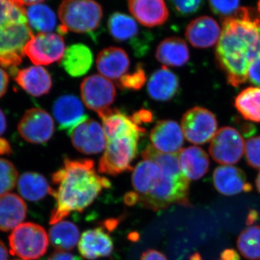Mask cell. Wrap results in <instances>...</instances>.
Masks as SVG:
<instances>
[{
    "label": "cell",
    "mask_w": 260,
    "mask_h": 260,
    "mask_svg": "<svg viewBox=\"0 0 260 260\" xmlns=\"http://www.w3.org/2000/svg\"><path fill=\"white\" fill-rule=\"evenodd\" d=\"M234 106L246 120L260 122V88L243 90L236 97Z\"/></svg>",
    "instance_id": "1f68e13d"
},
{
    "label": "cell",
    "mask_w": 260,
    "mask_h": 260,
    "mask_svg": "<svg viewBox=\"0 0 260 260\" xmlns=\"http://www.w3.org/2000/svg\"><path fill=\"white\" fill-rule=\"evenodd\" d=\"M80 92L85 106L97 114L109 109L116 96L114 84L100 75L85 78L80 85Z\"/></svg>",
    "instance_id": "8fae6325"
},
{
    "label": "cell",
    "mask_w": 260,
    "mask_h": 260,
    "mask_svg": "<svg viewBox=\"0 0 260 260\" xmlns=\"http://www.w3.org/2000/svg\"><path fill=\"white\" fill-rule=\"evenodd\" d=\"M132 117L135 122L139 126L142 123L151 122L153 119V114L150 111L147 110V109H140L138 112H135L134 115Z\"/></svg>",
    "instance_id": "60d3db41"
},
{
    "label": "cell",
    "mask_w": 260,
    "mask_h": 260,
    "mask_svg": "<svg viewBox=\"0 0 260 260\" xmlns=\"http://www.w3.org/2000/svg\"><path fill=\"white\" fill-rule=\"evenodd\" d=\"M213 179L215 189L225 196H234L252 190V186L248 182L245 173L232 166L217 167L214 171Z\"/></svg>",
    "instance_id": "ac0fdd59"
},
{
    "label": "cell",
    "mask_w": 260,
    "mask_h": 260,
    "mask_svg": "<svg viewBox=\"0 0 260 260\" xmlns=\"http://www.w3.org/2000/svg\"><path fill=\"white\" fill-rule=\"evenodd\" d=\"M221 34L218 22L210 16L198 17L186 26L185 36L191 45L199 49H206L217 44Z\"/></svg>",
    "instance_id": "e0dca14e"
},
{
    "label": "cell",
    "mask_w": 260,
    "mask_h": 260,
    "mask_svg": "<svg viewBox=\"0 0 260 260\" xmlns=\"http://www.w3.org/2000/svg\"><path fill=\"white\" fill-rule=\"evenodd\" d=\"M23 5H34L37 4H40L41 3L44 2V0H21Z\"/></svg>",
    "instance_id": "681fc988"
},
{
    "label": "cell",
    "mask_w": 260,
    "mask_h": 260,
    "mask_svg": "<svg viewBox=\"0 0 260 260\" xmlns=\"http://www.w3.org/2000/svg\"><path fill=\"white\" fill-rule=\"evenodd\" d=\"M12 148L8 140L0 138V155H10Z\"/></svg>",
    "instance_id": "bcb514c9"
},
{
    "label": "cell",
    "mask_w": 260,
    "mask_h": 260,
    "mask_svg": "<svg viewBox=\"0 0 260 260\" xmlns=\"http://www.w3.org/2000/svg\"><path fill=\"white\" fill-rule=\"evenodd\" d=\"M54 187L50 194L55 200V206L49 218L54 225L69 216L73 212L83 211L93 203L104 189H109L111 182L98 174L91 159H64L63 166L51 176Z\"/></svg>",
    "instance_id": "7a4b0ae2"
},
{
    "label": "cell",
    "mask_w": 260,
    "mask_h": 260,
    "mask_svg": "<svg viewBox=\"0 0 260 260\" xmlns=\"http://www.w3.org/2000/svg\"><path fill=\"white\" fill-rule=\"evenodd\" d=\"M127 3L132 16L143 26H160L169 19L165 0H128Z\"/></svg>",
    "instance_id": "2e32d148"
},
{
    "label": "cell",
    "mask_w": 260,
    "mask_h": 260,
    "mask_svg": "<svg viewBox=\"0 0 260 260\" xmlns=\"http://www.w3.org/2000/svg\"><path fill=\"white\" fill-rule=\"evenodd\" d=\"M256 12H257L258 15H259L260 18V0H259L257 3V10H256Z\"/></svg>",
    "instance_id": "f5cc1de1"
},
{
    "label": "cell",
    "mask_w": 260,
    "mask_h": 260,
    "mask_svg": "<svg viewBox=\"0 0 260 260\" xmlns=\"http://www.w3.org/2000/svg\"><path fill=\"white\" fill-rule=\"evenodd\" d=\"M11 1L14 2L15 3L18 4L19 5H21V6H23V3H22L21 0H11Z\"/></svg>",
    "instance_id": "816d5d0a"
},
{
    "label": "cell",
    "mask_w": 260,
    "mask_h": 260,
    "mask_svg": "<svg viewBox=\"0 0 260 260\" xmlns=\"http://www.w3.org/2000/svg\"><path fill=\"white\" fill-rule=\"evenodd\" d=\"M129 56L119 47H108L98 54L97 69L104 78L119 80L129 69Z\"/></svg>",
    "instance_id": "44dd1931"
},
{
    "label": "cell",
    "mask_w": 260,
    "mask_h": 260,
    "mask_svg": "<svg viewBox=\"0 0 260 260\" xmlns=\"http://www.w3.org/2000/svg\"><path fill=\"white\" fill-rule=\"evenodd\" d=\"M140 138L132 135L107 140L105 151L99 160V172L116 176L133 170L132 162L138 155Z\"/></svg>",
    "instance_id": "8992f818"
},
{
    "label": "cell",
    "mask_w": 260,
    "mask_h": 260,
    "mask_svg": "<svg viewBox=\"0 0 260 260\" xmlns=\"http://www.w3.org/2000/svg\"><path fill=\"white\" fill-rule=\"evenodd\" d=\"M27 206L18 195L7 193L0 196V231L14 230L25 220Z\"/></svg>",
    "instance_id": "cb8c5ba5"
},
{
    "label": "cell",
    "mask_w": 260,
    "mask_h": 260,
    "mask_svg": "<svg viewBox=\"0 0 260 260\" xmlns=\"http://www.w3.org/2000/svg\"><path fill=\"white\" fill-rule=\"evenodd\" d=\"M78 249L85 259L94 260L110 255L114 249V242L103 228H95L82 234Z\"/></svg>",
    "instance_id": "ffe728a7"
},
{
    "label": "cell",
    "mask_w": 260,
    "mask_h": 260,
    "mask_svg": "<svg viewBox=\"0 0 260 260\" xmlns=\"http://www.w3.org/2000/svg\"><path fill=\"white\" fill-rule=\"evenodd\" d=\"M248 80L253 85L260 87V59L251 65L248 73Z\"/></svg>",
    "instance_id": "ab89813d"
},
{
    "label": "cell",
    "mask_w": 260,
    "mask_h": 260,
    "mask_svg": "<svg viewBox=\"0 0 260 260\" xmlns=\"http://www.w3.org/2000/svg\"><path fill=\"white\" fill-rule=\"evenodd\" d=\"M146 82V75L143 65H137L134 72L123 75L118 81V85L123 90H139Z\"/></svg>",
    "instance_id": "d590c367"
},
{
    "label": "cell",
    "mask_w": 260,
    "mask_h": 260,
    "mask_svg": "<svg viewBox=\"0 0 260 260\" xmlns=\"http://www.w3.org/2000/svg\"><path fill=\"white\" fill-rule=\"evenodd\" d=\"M13 260H23V259H13Z\"/></svg>",
    "instance_id": "db71d44e"
},
{
    "label": "cell",
    "mask_w": 260,
    "mask_h": 260,
    "mask_svg": "<svg viewBox=\"0 0 260 260\" xmlns=\"http://www.w3.org/2000/svg\"><path fill=\"white\" fill-rule=\"evenodd\" d=\"M140 260H168L167 256L155 249H148L142 255Z\"/></svg>",
    "instance_id": "b9f144b4"
},
{
    "label": "cell",
    "mask_w": 260,
    "mask_h": 260,
    "mask_svg": "<svg viewBox=\"0 0 260 260\" xmlns=\"http://www.w3.org/2000/svg\"><path fill=\"white\" fill-rule=\"evenodd\" d=\"M9 85V76L8 73L0 68V98L3 96L8 90Z\"/></svg>",
    "instance_id": "7bdbcfd3"
},
{
    "label": "cell",
    "mask_w": 260,
    "mask_h": 260,
    "mask_svg": "<svg viewBox=\"0 0 260 260\" xmlns=\"http://www.w3.org/2000/svg\"><path fill=\"white\" fill-rule=\"evenodd\" d=\"M32 37L24 6L0 0V65L15 69L21 64L24 49Z\"/></svg>",
    "instance_id": "277c9868"
},
{
    "label": "cell",
    "mask_w": 260,
    "mask_h": 260,
    "mask_svg": "<svg viewBox=\"0 0 260 260\" xmlns=\"http://www.w3.org/2000/svg\"><path fill=\"white\" fill-rule=\"evenodd\" d=\"M47 260H77V259L75 256L67 251L57 250L52 253Z\"/></svg>",
    "instance_id": "ee69618b"
},
{
    "label": "cell",
    "mask_w": 260,
    "mask_h": 260,
    "mask_svg": "<svg viewBox=\"0 0 260 260\" xmlns=\"http://www.w3.org/2000/svg\"><path fill=\"white\" fill-rule=\"evenodd\" d=\"M179 89V80L167 67L154 72L149 79V95L158 102H168L177 95Z\"/></svg>",
    "instance_id": "603a6c76"
},
{
    "label": "cell",
    "mask_w": 260,
    "mask_h": 260,
    "mask_svg": "<svg viewBox=\"0 0 260 260\" xmlns=\"http://www.w3.org/2000/svg\"><path fill=\"white\" fill-rule=\"evenodd\" d=\"M214 14L225 18L232 16L240 8V0H209Z\"/></svg>",
    "instance_id": "8d00e7d4"
},
{
    "label": "cell",
    "mask_w": 260,
    "mask_h": 260,
    "mask_svg": "<svg viewBox=\"0 0 260 260\" xmlns=\"http://www.w3.org/2000/svg\"><path fill=\"white\" fill-rule=\"evenodd\" d=\"M151 145L160 153L177 154L184 144L182 129L177 121H159L150 132Z\"/></svg>",
    "instance_id": "9a60e30c"
},
{
    "label": "cell",
    "mask_w": 260,
    "mask_h": 260,
    "mask_svg": "<svg viewBox=\"0 0 260 260\" xmlns=\"http://www.w3.org/2000/svg\"><path fill=\"white\" fill-rule=\"evenodd\" d=\"M98 114L102 119L107 141L132 135L140 137L146 133L144 128L135 122L132 116L126 115L119 109L109 108Z\"/></svg>",
    "instance_id": "5bb4252c"
},
{
    "label": "cell",
    "mask_w": 260,
    "mask_h": 260,
    "mask_svg": "<svg viewBox=\"0 0 260 260\" xmlns=\"http://www.w3.org/2000/svg\"><path fill=\"white\" fill-rule=\"evenodd\" d=\"M176 13L182 16L194 14L203 6L204 0H169Z\"/></svg>",
    "instance_id": "f35d334b"
},
{
    "label": "cell",
    "mask_w": 260,
    "mask_h": 260,
    "mask_svg": "<svg viewBox=\"0 0 260 260\" xmlns=\"http://www.w3.org/2000/svg\"><path fill=\"white\" fill-rule=\"evenodd\" d=\"M18 129L20 136L28 143L45 144L54 134V120L46 111L32 108L25 113Z\"/></svg>",
    "instance_id": "7c38bea8"
},
{
    "label": "cell",
    "mask_w": 260,
    "mask_h": 260,
    "mask_svg": "<svg viewBox=\"0 0 260 260\" xmlns=\"http://www.w3.org/2000/svg\"><path fill=\"white\" fill-rule=\"evenodd\" d=\"M18 177V171L13 162L0 158V196L14 189Z\"/></svg>",
    "instance_id": "e575fe53"
},
{
    "label": "cell",
    "mask_w": 260,
    "mask_h": 260,
    "mask_svg": "<svg viewBox=\"0 0 260 260\" xmlns=\"http://www.w3.org/2000/svg\"><path fill=\"white\" fill-rule=\"evenodd\" d=\"M245 142L240 133L231 126H224L217 131L210 143L209 151L215 162L232 166L242 158Z\"/></svg>",
    "instance_id": "9c48e42d"
},
{
    "label": "cell",
    "mask_w": 260,
    "mask_h": 260,
    "mask_svg": "<svg viewBox=\"0 0 260 260\" xmlns=\"http://www.w3.org/2000/svg\"><path fill=\"white\" fill-rule=\"evenodd\" d=\"M10 254L23 260L39 259L47 252L49 237L45 229L34 223L15 228L9 237Z\"/></svg>",
    "instance_id": "52a82bcc"
},
{
    "label": "cell",
    "mask_w": 260,
    "mask_h": 260,
    "mask_svg": "<svg viewBox=\"0 0 260 260\" xmlns=\"http://www.w3.org/2000/svg\"><path fill=\"white\" fill-rule=\"evenodd\" d=\"M6 128V118H5L4 113L0 109V135H3L5 133Z\"/></svg>",
    "instance_id": "c3c4849f"
},
{
    "label": "cell",
    "mask_w": 260,
    "mask_h": 260,
    "mask_svg": "<svg viewBox=\"0 0 260 260\" xmlns=\"http://www.w3.org/2000/svg\"><path fill=\"white\" fill-rule=\"evenodd\" d=\"M178 157L181 172L189 180H198L209 171V156L199 147L182 149Z\"/></svg>",
    "instance_id": "d4e9b609"
},
{
    "label": "cell",
    "mask_w": 260,
    "mask_h": 260,
    "mask_svg": "<svg viewBox=\"0 0 260 260\" xmlns=\"http://www.w3.org/2000/svg\"><path fill=\"white\" fill-rule=\"evenodd\" d=\"M237 247L246 259H260V226L251 225L242 231L238 237Z\"/></svg>",
    "instance_id": "836d02e7"
},
{
    "label": "cell",
    "mask_w": 260,
    "mask_h": 260,
    "mask_svg": "<svg viewBox=\"0 0 260 260\" xmlns=\"http://www.w3.org/2000/svg\"><path fill=\"white\" fill-rule=\"evenodd\" d=\"M61 34L68 30L89 34L99 28L103 18L102 7L95 0H64L58 10Z\"/></svg>",
    "instance_id": "5b68a950"
},
{
    "label": "cell",
    "mask_w": 260,
    "mask_h": 260,
    "mask_svg": "<svg viewBox=\"0 0 260 260\" xmlns=\"http://www.w3.org/2000/svg\"><path fill=\"white\" fill-rule=\"evenodd\" d=\"M53 114L59 129L70 135L72 130L88 119L84 113L83 104L73 95H64L56 99L53 106Z\"/></svg>",
    "instance_id": "d6986e66"
},
{
    "label": "cell",
    "mask_w": 260,
    "mask_h": 260,
    "mask_svg": "<svg viewBox=\"0 0 260 260\" xmlns=\"http://www.w3.org/2000/svg\"><path fill=\"white\" fill-rule=\"evenodd\" d=\"M244 153L248 165L253 169H260V136L254 137L246 142Z\"/></svg>",
    "instance_id": "74e56055"
},
{
    "label": "cell",
    "mask_w": 260,
    "mask_h": 260,
    "mask_svg": "<svg viewBox=\"0 0 260 260\" xmlns=\"http://www.w3.org/2000/svg\"><path fill=\"white\" fill-rule=\"evenodd\" d=\"M181 129L187 141L194 145L208 143L218 131V121L213 113L205 108H191L181 119Z\"/></svg>",
    "instance_id": "ba28073f"
},
{
    "label": "cell",
    "mask_w": 260,
    "mask_h": 260,
    "mask_svg": "<svg viewBox=\"0 0 260 260\" xmlns=\"http://www.w3.org/2000/svg\"><path fill=\"white\" fill-rule=\"evenodd\" d=\"M220 260H240V257L237 251L233 249H228L222 251Z\"/></svg>",
    "instance_id": "f6af8a7d"
},
{
    "label": "cell",
    "mask_w": 260,
    "mask_h": 260,
    "mask_svg": "<svg viewBox=\"0 0 260 260\" xmlns=\"http://www.w3.org/2000/svg\"><path fill=\"white\" fill-rule=\"evenodd\" d=\"M70 136L75 149L86 155L102 153L107 146L102 125L93 119H86L75 126Z\"/></svg>",
    "instance_id": "4fadbf2b"
},
{
    "label": "cell",
    "mask_w": 260,
    "mask_h": 260,
    "mask_svg": "<svg viewBox=\"0 0 260 260\" xmlns=\"http://www.w3.org/2000/svg\"><path fill=\"white\" fill-rule=\"evenodd\" d=\"M9 256L8 249L4 243L0 240V260H8Z\"/></svg>",
    "instance_id": "7dc6e473"
},
{
    "label": "cell",
    "mask_w": 260,
    "mask_h": 260,
    "mask_svg": "<svg viewBox=\"0 0 260 260\" xmlns=\"http://www.w3.org/2000/svg\"><path fill=\"white\" fill-rule=\"evenodd\" d=\"M79 238L78 228L68 220L54 224L49 230V239L57 250L66 251L74 249L79 242Z\"/></svg>",
    "instance_id": "4dcf8cb0"
},
{
    "label": "cell",
    "mask_w": 260,
    "mask_h": 260,
    "mask_svg": "<svg viewBox=\"0 0 260 260\" xmlns=\"http://www.w3.org/2000/svg\"><path fill=\"white\" fill-rule=\"evenodd\" d=\"M65 43L59 34H39L27 43L24 52L34 64L49 65L61 60Z\"/></svg>",
    "instance_id": "30bf717a"
},
{
    "label": "cell",
    "mask_w": 260,
    "mask_h": 260,
    "mask_svg": "<svg viewBox=\"0 0 260 260\" xmlns=\"http://www.w3.org/2000/svg\"><path fill=\"white\" fill-rule=\"evenodd\" d=\"M108 29L116 42H128L135 49V42L139 40L140 27L133 17L115 12L109 16Z\"/></svg>",
    "instance_id": "83f0119b"
},
{
    "label": "cell",
    "mask_w": 260,
    "mask_h": 260,
    "mask_svg": "<svg viewBox=\"0 0 260 260\" xmlns=\"http://www.w3.org/2000/svg\"><path fill=\"white\" fill-rule=\"evenodd\" d=\"M18 189L25 200L37 202L50 194L51 186L46 178L36 172H26L19 179Z\"/></svg>",
    "instance_id": "f546056e"
},
{
    "label": "cell",
    "mask_w": 260,
    "mask_h": 260,
    "mask_svg": "<svg viewBox=\"0 0 260 260\" xmlns=\"http://www.w3.org/2000/svg\"><path fill=\"white\" fill-rule=\"evenodd\" d=\"M255 183L256 189H257L260 194V172L259 174H258L257 177H256Z\"/></svg>",
    "instance_id": "f907efd6"
},
{
    "label": "cell",
    "mask_w": 260,
    "mask_h": 260,
    "mask_svg": "<svg viewBox=\"0 0 260 260\" xmlns=\"http://www.w3.org/2000/svg\"><path fill=\"white\" fill-rule=\"evenodd\" d=\"M15 80L25 92L39 97L46 95L52 87V80L49 72L41 66H31L17 73Z\"/></svg>",
    "instance_id": "7402d4cb"
},
{
    "label": "cell",
    "mask_w": 260,
    "mask_h": 260,
    "mask_svg": "<svg viewBox=\"0 0 260 260\" xmlns=\"http://www.w3.org/2000/svg\"><path fill=\"white\" fill-rule=\"evenodd\" d=\"M215 58L229 85L239 87L247 81L251 65L260 59V18L255 10L240 7L223 19Z\"/></svg>",
    "instance_id": "6da1fadb"
},
{
    "label": "cell",
    "mask_w": 260,
    "mask_h": 260,
    "mask_svg": "<svg viewBox=\"0 0 260 260\" xmlns=\"http://www.w3.org/2000/svg\"><path fill=\"white\" fill-rule=\"evenodd\" d=\"M26 15L30 28L41 34H49L55 28V13L47 5H31L27 9Z\"/></svg>",
    "instance_id": "d6a6232c"
},
{
    "label": "cell",
    "mask_w": 260,
    "mask_h": 260,
    "mask_svg": "<svg viewBox=\"0 0 260 260\" xmlns=\"http://www.w3.org/2000/svg\"><path fill=\"white\" fill-rule=\"evenodd\" d=\"M155 57L167 66L181 67L189 60V48L181 38H167L158 44Z\"/></svg>",
    "instance_id": "f1b7e54d"
},
{
    "label": "cell",
    "mask_w": 260,
    "mask_h": 260,
    "mask_svg": "<svg viewBox=\"0 0 260 260\" xmlns=\"http://www.w3.org/2000/svg\"><path fill=\"white\" fill-rule=\"evenodd\" d=\"M178 154L160 153L149 145L142 153L143 159L152 160L161 168L162 174L151 192L142 197L138 203L153 211L165 209L173 204L190 207L189 180L183 174Z\"/></svg>",
    "instance_id": "3957f363"
},
{
    "label": "cell",
    "mask_w": 260,
    "mask_h": 260,
    "mask_svg": "<svg viewBox=\"0 0 260 260\" xmlns=\"http://www.w3.org/2000/svg\"><path fill=\"white\" fill-rule=\"evenodd\" d=\"M161 174V168L153 160L143 159L138 162L132 177L135 192L138 196V203L140 198L151 192L160 180Z\"/></svg>",
    "instance_id": "4316f807"
},
{
    "label": "cell",
    "mask_w": 260,
    "mask_h": 260,
    "mask_svg": "<svg viewBox=\"0 0 260 260\" xmlns=\"http://www.w3.org/2000/svg\"><path fill=\"white\" fill-rule=\"evenodd\" d=\"M93 62L90 48L83 44H75L67 48L61 65L70 76L79 78L88 73Z\"/></svg>",
    "instance_id": "484cf974"
}]
</instances>
